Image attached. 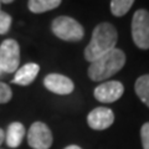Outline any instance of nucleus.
I'll return each instance as SVG.
<instances>
[{"instance_id": "1", "label": "nucleus", "mask_w": 149, "mask_h": 149, "mask_svg": "<svg viewBox=\"0 0 149 149\" xmlns=\"http://www.w3.org/2000/svg\"><path fill=\"white\" fill-rule=\"evenodd\" d=\"M118 40L117 30L108 22H102L93 30L92 39L85 50V58L88 62H93L101 56L106 55L116 49Z\"/></svg>"}, {"instance_id": "2", "label": "nucleus", "mask_w": 149, "mask_h": 149, "mask_svg": "<svg viewBox=\"0 0 149 149\" xmlns=\"http://www.w3.org/2000/svg\"><path fill=\"white\" fill-rule=\"evenodd\" d=\"M125 63V55L122 50L113 49L96 61L91 62L88 67V76L92 81H104L122 70Z\"/></svg>"}, {"instance_id": "3", "label": "nucleus", "mask_w": 149, "mask_h": 149, "mask_svg": "<svg viewBox=\"0 0 149 149\" xmlns=\"http://www.w3.org/2000/svg\"><path fill=\"white\" fill-rule=\"evenodd\" d=\"M52 32L65 41H80L83 39L85 31L78 21L70 16H58L51 24Z\"/></svg>"}, {"instance_id": "4", "label": "nucleus", "mask_w": 149, "mask_h": 149, "mask_svg": "<svg viewBox=\"0 0 149 149\" xmlns=\"http://www.w3.org/2000/svg\"><path fill=\"white\" fill-rule=\"evenodd\" d=\"M132 37L139 49H149V11L137 10L132 20Z\"/></svg>"}, {"instance_id": "5", "label": "nucleus", "mask_w": 149, "mask_h": 149, "mask_svg": "<svg viewBox=\"0 0 149 149\" xmlns=\"http://www.w3.org/2000/svg\"><path fill=\"white\" fill-rule=\"evenodd\" d=\"M20 65V47L15 40H4L0 45V68L3 72H16Z\"/></svg>"}, {"instance_id": "6", "label": "nucleus", "mask_w": 149, "mask_h": 149, "mask_svg": "<svg viewBox=\"0 0 149 149\" xmlns=\"http://www.w3.org/2000/svg\"><path fill=\"white\" fill-rule=\"evenodd\" d=\"M27 143L32 149H49L52 146V133L42 122H35L27 133Z\"/></svg>"}, {"instance_id": "7", "label": "nucleus", "mask_w": 149, "mask_h": 149, "mask_svg": "<svg viewBox=\"0 0 149 149\" xmlns=\"http://www.w3.org/2000/svg\"><path fill=\"white\" fill-rule=\"evenodd\" d=\"M124 92V87L118 81H108L101 83L95 88V98L102 103H112L122 97Z\"/></svg>"}, {"instance_id": "8", "label": "nucleus", "mask_w": 149, "mask_h": 149, "mask_svg": "<svg viewBox=\"0 0 149 149\" xmlns=\"http://www.w3.org/2000/svg\"><path fill=\"white\" fill-rule=\"evenodd\" d=\"M114 122L113 111L107 107H97L87 116L88 125L95 130H103L109 128Z\"/></svg>"}, {"instance_id": "9", "label": "nucleus", "mask_w": 149, "mask_h": 149, "mask_svg": "<svg viewBox=\"0 0 149 149\" xmlns=\"http://www.w3.org/2000/svg\"><path fill=\"white\" fill-rule=\"evenodd\" d=\"M44 85L50 92L56 93V95H61V96L70 95L74 88L72 80H70L68 77L58 73L47 74L44 80Z\"/></svg>"}, {"instance_id": "10", "label": "nucleus", "mask_w": 149, "mask_h": 149, "mask_svg": "<svg viewBox=\"0 0 149 149\" xmlns=\"http://www.w3.org/2000/svg\"><path fill=\"white\" fill-rule=\"evenodd\" d=\"M39 71H40V66L37 63H34V62L26 63L22 67L17 68V71L15 72V76L13 78V83H16V85H20V86L30 85L36 78Z\"/></svg>"}, {"instance_id": "11", "label": "nucleus", "mask_w": 149, "mask_h": 149, "mask_svg": "<svg viewBox=\"0 0 149 149\" xmlns=\"http://www.w3.org/2000/svg\"><path fill=\"white\" fill-rule=\"evenodd\" d=\"M25 137V127L20 122H14L9 124L8 130L5 133L6 146L10 148H17L21 144L22 139Z\"/></svg>"}, {"instance_id": "12", "label": "nucleus", "mask_w": 149, "mask_h": 149, "mask_svg": "<svg viewBox=\"0 0 149 149\" xmlns=\"http://www.w3.org/2000/svg\"><path fill=\"white\" fill-rule=\"evenodd\" d=\"M62 0H29V10L35 14H41L56 9Z\"/></svg>"}, {"instance_id": "13", "label": "nucleus", "mask_w": 149, "mask_h": 149, "mask_svg": "<svg viewBox=\"0 0 149 149\" xmlns=\"http://www.w3.org/2000/svg\"><path fill=\"white\" fill-rule=\"evenodd\" d=\"M134 90L141 101L149 107V74H143L138 78L134 85Z\"/></svg>"}, {"instance_id": "14", "label": "nucleus", "mask_w": 149, "mask_h": 149, "mask_svg": "<svg viewBox=\"0 0 149 149\" xmlns=\"http://www.w3.org/2000/svg\"><path fill=\"white\" fill-rule=\"evenodd\" d=\"M134 0H111V11L114 16L125 15L132 8Z\"/></svg>"}, {"instance_id": "15", "label": "nucleus", "mask_w": 149, "mask_h": 149, "mask_svg": "<svg viewBox=\"0 0 149 149\" xmlns=\"http://www.w3.org/2000/svg\"><path fill=\"white\" fill-rule=\"evenodd\" d=\"M11 25V16L9 14L4 13L3 10H0V35L6 34L10 29Z\"/></svg>"}, {"instance_id": "16", "label": "nucleus", "mask_w": 149, "mask_h": 149, "mask_svg": "<svg viewBox=\"0 0 149 149\" xmlns=\"http://www.w3.org/2000/svg\"><path fill=\"white\" fill-rule=\"evenodd\" d=\"M13 97V92L10 86H8L6 83L0 82V104L8 103Z\"/></svg>"}, {"instance_id": "17", "label": "nucleus", "mask_w": 149, "mask_h": 149, "mask_svg": "<svg viewBox=\"0 0 149 149\" xmlns=\"http://www.w3.org/2000/svg\"><path fill=\"white\" fill-rule=\"evenodd\" d=\"M141 139L143 149H149V122L144 123L141 128Z\"/></svg>"}, {"instance_id": "18", "label": "nucleus", "mask_w": 149, "mask_h": 149, "mask_svg": "<svg viewBox=\"0 0 149 149\" xmlns=\"http://www.w3.org/2000/svg\"><path fill=\"white\" fill-rule=\"evenodd\" d=\"M4 141H5V132L0 128V147H1V144L4 143Z\"/></svg>"}, {"instance_id": "19", "label": "nucleus", "mask_w": 149, "mask_h": 149, "mask_svg": "<svg viewBox=\"0 0 149 149\" xmlns=\"http://www.w3.org/2000/svg\"><path fill=\"white\" fill-rule=\"evenodd\" d=\"M65 149H82V148L78 147V146H68V147H66Z\"/></svg>"}, {"instance_id": "20", "label": "nucleus", "mask_w": 149, "mask_h": 149, "mask_svg": "<svg viewBox=\"0 0 149 149\" xmlns=\"http://www.w3.org/2000/svg\"><path fill=\"white\" fill-rule=\"evenodd\" d=\"M1 1H3L4 4H10V3L14 1V0H1Z\"/></svg>"}, {"instance_id": "21", "label": "nucleus", "mask_w": 149, "mask_h": 149, "mask_svg": "<svg viewBox=\"0 0 149 149\" xmlns=\"http://www.w3.org/2000/svg\"><path fill=\"white\" fill-rule=\"evenodd\" d=\"M1 3H3V1H1V0H0V10H1Z\"/></svg>"}, {"instance_id": "22", "label": "nucleus", "mask_w": 149, "mask_h": 149, "mask_svg": "<svg viewBox=\"0 0 149 149\" xmlns=\"http://www.w3.org/2000/svg\"><path fill=\"white\" fill-rule=\"evenodd\" d=\"M1 72H3V71H1V68H0V74H1Z\"/></svg>"}, {"instance_id": "23", "label": "nucleus", "mask_w": 149, "mask_h": 149, "mask_svg": "<svg viewBox=\"0 0 149 149\" xmlns=\"http://www.w3.org/2000/svg\"><path fill=\"white\" fill-rule=\"evenodd\" d=\"M0 149H1V148H0Z\"/></svg>"}]
</instances>
